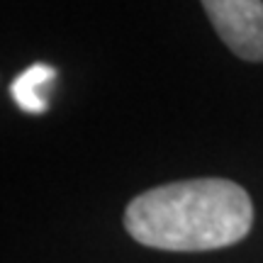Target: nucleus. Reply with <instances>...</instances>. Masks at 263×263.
I'll return each instance as SVG.
<instances>
[{"label":"nucleus","mask_w":263,"mask_h":263,"mask_svg":"<svg viewBox=\"0 0 263 263\" xmlns=\"http://www.w3.org/2000/svg\"><path fill=\"white\" fill-rule=\"evenodd\" d=\"M254 224V205L241 185L195 178L159 185L127 205L124 227L134 241L163 251H212L241 241Z\"/></svg>","instance_id":"obj_1"},{"label":"nucleus","mask_w":263,"mask_h":263,"mask_svg":"<svg viewBox=\"0 0 263 263\" xmlns=\"http://www.w3.org/2000/svg\"><path fill=\"white\" fill-rule=\"evenodd\" d=\"M54 78H57V68L54 66L32 64L12 81L10 95L17 103L20 110H25L29 115H39L49 107L47 88L54 83Z\"/></svg>","instance_id":"obj_3"},{"label":"nucleus","mask_w":263,"mask_h":263,"mask_svg":"<svg viewBox=\"0 0 263 263\" xmlns=\"http://www.w3.org/2000/svg\"><path fill=\"white\" fill-rule=\"evenodd\" d=\"M219 39L244 61H263V0H200Z\"/></svg>","instance_id":"obj_2"}]
</instances>
